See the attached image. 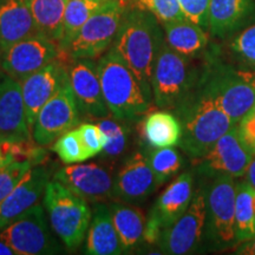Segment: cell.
<instances>
[{
	"instance_id": "cell-14",
	"label": "cell",
	"mask_w": 255,
	"mask_h": 255,
	"mask_svg": "<svg viewBox=\"0 0 255 255\" xmlns=\"http://www.w3.org/2000/svg\"><path fill=\"white\" fill-rule=\"evenodd\" d=\"M194 197V176L190 171L180 176L167 187L156 200L146 220L144 241L154 245L159 241L165 228L176 222L186 212Z\"/></svg>"
},
{
	"instance_id": "cell-30",
	"label": "cell",
	"mask_w": 255,
	"mask_h": 255,
	"mask_svg": "<svg viewBox=\"0 0 255 255\" xmlns=\"http://www.w3.org/2000/svg\"><path fill=\"white\" fill-rule=\"evenodd\" d=\"M148 161L158 187L176 175L183 165L182 156L173 146L154 148L149 152Z\"/></svg>"
},
{
	"instance_id": "cell-1",
	"label": "cell",
	"mask_w": 255,
	"mask_h": 255,
	"mask_svg": "<svg viewBox=\"0 0 255 255\" xmlns=\"http://www.w3.org/2000/svg\"><path fill=\"white\" fill-rule=\"evenodd\" d=\"M182 127L180 146L190 158L205 155L220 137L238 124L219 104L205 78V71L189 94L174 108Z\"/></svg>"
},
{
	"instance_id": "cell-37",
	"label": "cell",
	"mask_w": 255,
	"mask_h": 255,
	"mask_svg": "<svg viewBox=\"0 0 255 255\" xmlns=\"http://www.w3.org/2000/svg\"><path fill=\"white\" fill-rule=\"evenodd\" d=\"M77 129L85 151H87L88 158L102 154L105 145V138L98 124L83 123Z\"/></svg>"
},
{
	"instance_id": "cell-32",
	"label": "cell",
	"mask_w": 255,
	"mask_h": 255,
	"mask_svg": "<svg viewBox=\"0 0 255 255\" xmlns=\"http://www.w3.org/2000/svg\"><path fill=\"white\" fill-rule=\"evenodd\" d=\"M52 150L65 164H75L88 159L87 151L83 145L78 129L65 132L53 142Z\"/></svg>"
},
{
	"instance_id": "cell-7",
	"label": "cell",
	"mask_w": 255,
	"mask_h": 255,
	"mask_svg": "<svg viewBox=\"0 0 255 255\" xmlns=\"http://www.w3.org/2000/svg\"><path fill=\"white\" fill-rule=\"evenodd\" d=\"M126 9V0H107L73 37L65 53L71 59L103 55L117 36Z\"/></svg>"
},
{
	"instance_id": "cell-40",
	"label": "cell",
	"mask_w": 255,
	"mask_h": 255,
	"mask_svg": "<svg viewBox=\"0 0 255 255\" xmlns=\"http://www.w3.org/2000/svg\"><path fill=\"white\" fill-rule=\"evenodd\" d=\"M234 253L240 255H255V237L250 240L240 242V245L235 247Z\"/></svg>"
},
{
	"instance_id": "cell-23",
	"label": "cell",
	"mask_w": 255,
	"mask_h": 255,
	"mask_svg": "<svg viewBox=\"0 0 255 255\" xmlns=\"http://www.w3.org/2000/svg\"><path fill=\"white\" fill-rule=\"evenodd\" d=\"M85 254L90 255H119L126 253L120 240L109 207L96 203L87 233Z\"/></svg>"
},
{
	"instance_id": "cell-39",
	"label": "cell",
	"mask_w": 255,
	"mask_h": 255,
	"mask_svg": "<svg viewBox=\"0 0 255 255\" xmlns=\"http://www.w3.org/2000/svg\"><path fill=\"white\" fill-rule=\"evenodd\" d=\"M238 132L242 143L255 154V107L238 123Z\"/></svg>"
},
{
	"instance_id": "cell-29",
	"label": "cell",
	"mask_w": 255,
	"mask_h": 255,
	"mask_svg": "<svg viewBox=\"0 0 255 255\" xmlns=\"http://www.w3.org/2000/svg\"><path fill=\"white\" fill-rule=\"evenodd\" d=\"M254 189L247 181L237 186L235 199V231L239 244L255 237V213L253 208Z\"/></svg>"
},
{
	"instance_id": "cell-41",
	"label": "cell",
	"mask_w": 255,
	"mask_h": 255,
	"mask_svg": "<svg viewBox=\"0 0 255 255\" xmlns=\"http://www.w3.org/2000/svg\"><path fill=\"white\" fill-rule=\"evenodd\" d=\"M245 175H246V181L248 184L255 190V154L252 156V159L250 164H248L247 171Z\"/></svg>"
},
{
	"instance_id": "cell-18",
	"label": "cell",
	"mask_w": 255,
	"mask_h": 255,
	"mask_svg": "<svg viewBox=\"0 0 255 255\" xmlns=\"http://www.w3.org/2000/svg\"><path fill=\"white\" fill-rule=\"evenodd\" d=\"M69 81V73L62 64L55 62L47 64L39 71L21 79V94L26 110L28 126L33 127L41 108L57 94L65 82Z\"/></svg>"
},
{
	"instance_id": "cell-42",
	"label": "cell",
	"mask_w": 255,
	"mask_h": 255,
	"mask_svg": "<svg viewBox=\"0 0 255 255\" xmlns=\"http://www.w3.org/2000/svg\"><path fill=\"white\" fill-rule=\"evenodd\" d=\"M15 252L6 244L5 241L0 240V255H13Z\"/></svg>"
},
{
	"instance_id": "cell-25",
	"label": "cell",
	"mask_w": 255,
	"mask_h": 255,
	"mask_svg": "<svg viewBox=\"0 0 255 255\" xmlns=\"http://www.w3.org/2000/svg\"><path fill=\"white\" fill-rule=\"evenodd\" d=\"M111 218L124 251L133 250L144 241L145 216L137 207L126 202H114L109 206Z\"/></svg>"
},
{
	"instance_id": "cell-31",
	"label": "cell",
	"mask_w": 255,
	"mask_h": 255,
	"mask_svg": "<svg viewBox=\"0 0 255 255\" xmlns=\"http://www.w3.org/2000/svg\"><path fill=\"white\" fill-rule=\"evenodd\" d=\"M41 146V145H40ZM31 141H14L0 137V168L19 159H30L36 165L44 161L46 152Z\"/></svg>"
},
{
	"instance_id": "cell-12",
	"label": "cell",
	"mask_w": 255,
	"mask_h": 255,
	"mask_svg": "<svg viewBox=\"0 0 255 255\" xmlns=\"http://www.w3.org/2000/svg\"><path fill=\"white\" fill-rule=\"evenodd\" d=\"M253 154L239 136L235 126L216 141L201 157L193 159L201 176L215 178L219 176L241 177L246 174Z\"/></svg>"
},
{
	"instance_id": "cell-43",
	"label": "cell",
	"mask_w": 255,
	"mask_h": 255,
	"mask_svg": "<svg viewBox=\"0 0 255 255\" xmlns=\"http://www.w3.org/2000/svg\"><path fill=\"white\" fill-rule=\"evenodd\" d=\"M253 208H254V213H255V190H254V195H253Z\"/></svg>"
},
{
	"instance_id": "cell-10",
	"label": "cell",
	"mask_w": 255,
	"mask_h": 255,
	"mask_svg": "<svg viewBox=\"0 0 255 255\" xmlns=\"http://www.w3.org/2000/svg\"><path fill=\"white\" fill-rule=\"evenodd\" d=\"M62 51L57 41L37 33L1 51L0 69L20 82L58 59Z\"/></svg>"
},
{
	"instance_id": "cell-5",
	"label": "cell",
	"mask_w": 255,
	"mask_h": 255,
	"mask_svg": "<svg viewBox=\"0 0 255 255\" xmlns=\"http://www.w3.org/2000/svg\"><path fill=\"white\" fill-rule=\"evenodd\" d=\"M201 76L191 64V58L171 49L164 38L152 70V100L161 109L174 110L193 90Z\"/></svg>"
},
{
	"instance_id": "cell-16",
	"label": "cell",
	"mask_w": 255,
	"mask_h": 255,
	"mask_svg": "<svg viewBox=\"0 0 255 255\" xmlns=\"http://www.w3.org/2000/svg\"><path fill=\"white\" fill-rule=\"evenodd\" d=\"M158 187L148 161V155L136 151L124 162L114 180L113 197L121 202L138 203Z\"/></svg>"
},
{
	"instance_id": "cell-35",
	"label": "cell",
	"mask_w": 255,
	"mask_h": 255,
	"mask_svg": "<svg viewBox=\"0 0 255 255\" xmlns=\"http://www.w3.org/2000/svg\"><path fill=\"white\" fill-rule=\"evenodd\" d=\"M33 165L30 159H19L0 168V202L18 186Z\"/></svg>"
},
{
	"instance_id": "cell-13",
	"label": "cell",
	"mask_w": 255,
	"mask_h": 255,
	"mask_svg": "<svg viewBox=\"0 0 255 255\" xmlns=\"http://www.w3.org/2000/svg\"><path fill=\"white\" fill-rule=\"evenodd\" d=\"M79 113L70 81L65 82L57 94L41 108L32 127V138L38 145H50L77 126Z\"/></svg>"
},
{
	"instance_id": "cell-3",
	"label": "cell",
	"mask_w": 255,
	"mask_h": 255,
	"mask_svg": "<svg viewBox=\"0 0 255 255\" xmlns=\"http://www.w3.org/2000/svg\"><path fill=\"white\" fill-rule=\"evenodd\" d=\"M97 64L105 103L115 119L133 121L149 110L151 101L135 73L113 49Z\"/></svg>"
},
{
	"instance_id": "cell-24",
	"label": "cell",
	"mask_w": 255,
	"mask_h": 255,
	"mask_svg": "<svg viewBox=\"0 0 255 255\" xmlns=\"http://www.w3.org/2000/svg\"><path fill=\"white\" fill-rule=\"evenodd\" d=\"M162 26L165 41L178 53L194 58L205 52L208 45V37L200 25L186 18L182 20L162 23Z\"/></svg>"
},
{
	"instance_id": "cell-6",
	"label": "cell",
	"mask_w": 255,
	"mask_h": 255,
	"mask_svg": "<svg viewBox=\"0 0 255 255\" xmlns=\"http://www.w3.org/2000/svg\"><path fill=\"white\" fill-rule=\"evenodd\" d=\"M205 78L219 104L238 124L255 107V71L214 63Z\"/></svg>"
},
{
	"instance_id": "cell-8",
	"label": "cell",
	"mask_w": 255,
	"mask_h": 255,
	"mask_svg": "<svg viewBox=\"0 0 255 255\" xmlns=\"http://www.w3.org/2000/svg\"><path fill=\"white\" fill-rule=\"evenodd\" d=\"M235 199L237 184L232 176L213 178L206 190L205 238L214 250H227L239 244L235 231Z\"/></svg>"
},
{
	"instance_id": "cell-19",
	"label": "cell",
	"mask_w": 255,
	"mask_h": 255,
	"mask_svg": "<svg viewBox=\"0 0 255 255\" xmlns=\"http://www.w3.org/2000/svg\"><path fill=\"white\" fill-rule=\"evenodd\" d=\"M0 137L14 141H30L32 137L20 82L6 73L0 75Z\"/></svg>"
},
{
	"instance_id": "cell-9",
	"label": "cell",
	"mask_w": 255,
	"mask_h": 255,
	"mask_svg": "<svg viewBox=\"0 0 255 255\" xmlns=\"http://www.w3.org/2000/svg\"><path fill=\"white\" fill-rule=\"evenodd\" d=\"M5 241L17 255L56 254L62 246L51 233L43 206L34 205L0 231Z\"/></svg>"
},
{
	"instance_id": "cell-26",
	"label": "cell",
	"mask_w": 255,
	"mask_h": 255,
	"mask_svg": "<svg viewBox=\"0 0 255 255\" xmlns=\"http://www.w3.org/2000/svg\"><path fill=\"white\" fill-rule=\"evenodd\" d=\"M143 136L152 148H165L180 144L182 127L180 120L169 111H156L145 117Z\"/></svg>"
},
{
	"instance_id": "cell-28",
	"label": "cell",
	"mask_w": 255,
	"mask_h": 255,
	"mask_svg": "<svg viewBox=\"0 0 255 255\" xmlns=\"http://www.w3.org/2000/svg\"><path fill=\"white\" fill-rule=\"evenodd\" d=\"M105 1L107 0H68L64 13L63 37L59 43L63 53H65V50L83 25Z\"/></svg>"
},
{
	"instance_id": "cell-38",
	"label": "cell",
	"mask_w": 255,
	"mask_h": 255,
	"mask_svg": "<svg viewBox=\"0 0 255 255\" xmlns=\"http://www.w3.org/2000/svg\"><path fill=\"white\" fill-rule=\"evenodd\" d=\"M178 1L187 19L203 28L208 27L209 0H178Z\"/></svg>"
},
{
	"instance_id": "cell-21",
	"label": "cell",
	"mask_w": 255,
	"mask_h": 255,
	"mask_svg": "<svg viewBox=\"0 0 255 255\" xmlns=\"http://www.w3.org/2000/svg\"><path fill=\"white\" fill-rule=\"evenodd\" d=\"M255 14V0H209L210 34L226 38L241 30Z\"/></svg>"
},
{
	"instance_id": "cell-20",
	"label": "cell",
	"mask_w": 255,
	"mask_h": 255,
	"mask_svg": "<svg viewBox=\"0 0 255 255\" xmlns=\"http://www.w3.org/2000/svg\"><path fill=\"white\" fill-rule=\"evenodd\" d=\"M49 173L44 167H32L23 180L0 202V231L34 206L45 193Z\"/></svg>"
},
{
	"instance_id": "cell-27",
	"label": "cell",
	"mask_w": 255,
	"mask_h": 255,
	"mask_svg": "<svg viewBox=\"0 0 255 255\" xmlns=\"http://www.w3.org/2000/svg\"><path fill=\"white\" fill-rule=\"evenodd\" d=\"M38 33L60 43L68 0H26Z\"/></svg>"
},
{
	"instance_id": "cell-34",
	"label": "cell",
	"mask_w": 255,
	"mask_h": 255,
	"mask_svg": "<svg viewBox=\"0 0 255 255\" xmlns=\"http://www.w3.org/2000/svg\"><path fill=\"white\" fill-rule=\"evenodd\" d=\"M105 138V145L102 154L104 157H117L124 151L128 141V130L122 124L113 120H102L98 123Z\"/></svg>"
},
{
	"instance_id": "cell-11",
	"label": "cell",
	"mask_w": 255,
	"mask_h": 255,
	"mask_svg": "<svg viewBox=\"0 0 255 255\" xmlns=\"http://www.w3.org/2000/svg\"><path fill=\"white\" fill-rule=\"evenodd\" d=\"M206 190L194 194L189 207L176 222L165 228L158 245L163 254L184 255L197 251L206 234Z\"/></svg>"
},
{
	"instance_id": "cell-33",
	"label": "cell",
	"mask_w": 255,
	"mask_h": 255,
	"mask_svg": "<svg viewBox=\"0 0 255 255\" xmlns=\"http://www.w3.org/2000/svg\"><path fill=\"white\" fill-rule=\"evenodd\" d=\"M131 7L150 12L161 23L187 18L178 0H131Z\"/></svg>"
},
{
	"instance_id": "cell-22",
	"label": "cell",
	"mask_w": 255,
	"mask_h": 255,
	"mask_svg": "<svg viewBox=\"0 0 255 255\" xmlns=\"http://www.w3.org/2000/svg\"><path fill=\"white\" fill-rule=\"evenodd\" d=\"M37 33L26 0H0V52Z\"/></svg>"
},
{
	"instance_id": "cell-36",
	"label": "cell",
	"mask_w": 255,
	"mask_h": 255,
	"mask_svg": "<svg viewBox=\"0 0 255 255\" xmlns=\"http://www.w3.org/2000/svg\"><path fill=\"white\" fill-rule=\"evenodd\" d=\"M232 53L246 65L255 66V24L244 28L229 44Z\"/></svg>"
},
{
	"instance_id": "cell-2",
	"label": "cell",
	"mask_w": 255,
	"mask_h": 255,
	"mask_svg": "<svg viewBox=\"0 0 255 255\" xmlns=\"http://www.w3.org/2000/svg\"><path fill=\"white\" fill-rule=\"evenodd\" d=\"M163 40L158 19L150 12L131 7L124 12L120 30L113 43V50L135 73L150 101L152 70Z\"/></svg>"
},
{
	"instance_id": "cell-15",
	"label": "cell",
	"mask_w": 255,
	"mask_h": 255,
	"mask_svg": "<svg viewBox=\"0 0 255 255\" xmlns=\"http://www.w3.org/2000/svg\"><path fill=\"white\" fill-rule=\"evenodd\" d=\"M68 73L79 111L97 119L109 116L110 111L102 90L98 64L91 59H72Z\"/></svg>"
},
{
	"instance_id": "cell-17",
	"label": "cell",
	"mask_w": 255,
	"mask_h": 255,
	"mask_svg": "<svg viewBox=\"0 0 255 255\" xmlns=\"http://www.w3.org/2000/svg\"><path fill=\"white\" fill-rule=\"evenodd\" d=\"M55 180L84 197L88 202L100 203L113 196V177L107 169L97 163L69 164L57 171Z\"/></svg>"
},
{
	"instance_id": "cell-4",
	"label": "cell",
	"mask_w": 255,
	"mask_h": 255,
	"mask_svg": "<svg viewBox=\"0 0 255 255\" xmlns=\"http://www.w3.org/2000/svg\"><path fill=\"white\" fill-rule=\"evenodd\" d=\"M44 206L51 228L68 250L81 246L90 226L92 213L88 201L59 181H49Z\"/></svg>"
}]
</instances>
